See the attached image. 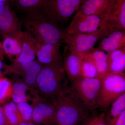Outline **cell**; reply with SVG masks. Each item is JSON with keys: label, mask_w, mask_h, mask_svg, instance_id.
Masks as SVG:
<instances>
[{"label": "cell", "mask_w": 125, "mask_h": 125, "mask_svg": "<svg viewBox=\"0 0 125 125\" xmlns=\"http://www.w3.org/2000/svg\"><path fill=\"white\" fill-rule=\"evenodd\" d=\"M40 96L50 102L69 89L64 67L43 65L36 81Z\"/></svg>", "instance_id": "6da1fadb"}, {"label": "cell", "mask_w": 125, "mask_h": 125, "mask_svg": "<svg viewBox=\"0 0 125 125\" xmlns=\"http://www.w3.org/2000/svg\"><path fill=\"white\" fill-rule=\"evenodd\" d=\"M52 102L56 109V125H79L90 118V112L78 102L69 89Z\"/></svg>", "instance_id": "7a4b0ae2"}, {"label": "cell", "mask_w": 125, "mask_h": 125, "mask_svg": "<svg viewBox=\"0 0 125 125\" xmlns=\"http://www.w3.org/2000/svg\"><path fill=\"white\" fill-rule=\"evenodd\" d=\"M22 22L26 32L39 42L58 44L61 43V40L64 42L67 37V34L58 24L47 20L45 17H25Z\"/></svg>", "instance_id": "3957f363"}, {"label": "cell", "mask_w": 125, "mask_h": 125, "mask_svg": "<svg viewBox=\"0 0 125 125\" xmlns=\"http://www.w3.org/2000/svg\"><path fill=\"white\" fill-rule=\"evenodd\" d=\"M101 85L99 78L81 76L71 83L69 91L81 105L89 112H93L98 108Z\"/></svg>", "instance_id": "277c9868"}, {"label": "cell", "mask_w": 125, "mask_h": 125, "mask_svg": "<svg viewBox=\"0 0 125 125\" xmlns=\"http://www.w3.org/2000/svg\"><path fill=\"white\" fill-rule=\"evenodd\" d=\"M100 79L98 108L105 109L125 93V72L108 73Z\"/></svg>", "instance_id": "5b68a950"}, {"label": "cell", "mask_w": 125, "mask_h": 125, "mask_svg": "<svg viewBox=\"0 0 125 125\" xmlns=\"http://www.w3.org/2000/svg\"><path fill=\"white\" fill-rule=\"evenodd\" d=\"M112 30L102 27L92 32L67 34L64 42L69 51L82 57L93 50L98 41L107 36Z\"/></svg>", "instance_id": "8992f818"}, {"label": "cell", "mask_w": 125, "mask_h": 125, "mask_svg": "<svg viewBox=\"0 0 125 125\" xmlns=\"http://www.w3.org/2000/svg\"><path fill=\"white\" fill-rule=\"evenodd\" d=\"M81 0H44L42 13L47 20L58 24L67 22L79 8Z\"/></svg>", "instance_id": "52a82bcc"}, {"label": "cell", "mask_w": 125, "mask_h": 125, "mask_svg": "<svg viewBox=\"0 0 125 125\" xmlns=\"http://www.w3.org/2000/svg\"><path fill=\"white\" fill-rule=\"evenodd\" d=\"M42 66V64L36 60L20 64H4V74H13L21 76L30 88L37 91L36 81Z\"/></svg>", "instance_id": "ba28073f"}, {"label": "cell", "mask_w": 125, "mask_h": 125, "mask_svg": "<svg viewBox=\"0 0 125 125\" xmlns=\"http://www.w3.org/2000/svg\"><path fill=\"white\" fill-rule=\"evenodd\" d=\"M32 122L38 125H56L55 108L53 103L39 94L33 96Z\"/></svg>", "instance_id": "9c48e42d"}, {"label": "cell", "mask_w": 125, "mask_h": 125, "mask_svg": "<svg viewBox=\"0 0 125 125\" xmlns=\"http://www.w3.org/2000/svg\"><path fill=\"white\" fill-rule=\"evenodd\" d=\"M102 19L96 15L86 14L77 10L70 24L64 30L67 34L92 32L102 25Z\"/></svg>", "instance_id": "30bf717a"}, {"label": "cell", "mask_w": 125, "mask_h": 125, "mask_svg": "<svg viewBox=\"0 0 125 125\" xmlns=\"http://www.w3.org/2000/svg\"><path fill=\"white\" fill-rule=\"evenodd\" d=\"M37 61L43 65H53L64 67L63 60L60 52L61 43L57 44L39 42L33 37Z\"/></svg>", "instance_id": "8fae6325"}, {"label": "cell", "mask_w": 125, "mask_h": 125, "mask_svg": "<svg viewBox=\"0 0 125 125\" xmlns=\"http://www.w3.org/2000/svg\"><path fill=\"white\" fill-rule=\"evenodd\" d=\"M23 25L22 22L17 17L7 1L0 7V33L3 38L20 34L22 32Z\"/></svg>", "instance_id": "7c38bea8"}, {"label": "cell", "mask_w": 125, "mask_h": 125, "mask_svg": "<svg viewBox=\"0 0 125 125\" xmlns=\"http://www.w3.org/2000/svg\"><path fill=\"white\" fill-rule=\"evenodd\" d=\"M102 21V27L125 30V0H115L109 13Z\"/></svg>", "instance_id": "4fadbf2b"}, {"label": "cell", "mask_w": 125, "mask_h": 125, "mask_svg": "<svg viewBox=\"0 0 125 125\" xmlns=\"http://www.w3.org/2000/svg\"><path fill=\"white\" fill-rule=\"evenodd\" d=\"M115 0H81L78 10L86 14L97 16L103 20L109 13Z\"/></svg>", "instance_id": "5bb4252c"}, {"label": "cell", "mask_w": 125, "mask_h": 125, "mask_svg": "<svg viewBox=\"0 0 125 125\" xmlns=\"http://www.w3.org/2000/svg\"><path fill=\"white\" fill-rule=\"evenodd\" d=\"M125 46V30H112L109 34L102 39L96 48L106 52L120 49Z\"/></svg>", "instance_id": "9a60e30c"}, {"label": "cell", "mask_w": 125, "mask_h": 125, "mask_svg": "<svg viewBox=\"0 0 125 125\" xmlns=\"http://www.w3.org/2000/svg\"><path fill=\"white\" fill-rule=\"evenodd\" d=\"M13 83V92L11 101L16 104L22 102H28L31 101L32 96L38 93L30 88L22 78L14 74L11 81Z\"/></svg>", "instance_id": "2e32d148"}, {"label": "cell", "mask_w": 125, "mask_h": 125, "mask_svg": "<svg viewBox=\"0 0 125 125\" xmlns=\"http://www.w3.org/2000/svg\"><path fill=\"white\" fill-rule=\"evenodd\" d=\"M82 61L81 56L70 51L65 55L63 60L64 69L71 83L81 77Z\"/></svg>", "instance_id": "e0dca14e"}, {"label": "cell", "mask_w": 125, "mask_h": 125, "mask_svg": "<svg viewBox=\"0 0 125 125\" xmlns=\"http://www.w3.org/2000/svg\"><path fill=\"white\" fill-rule=\"evenodd\" d=\"M44 0H15L12 4L21 12L29 18L44 17L42 13Z\"/></svg>", "instance_id": "ac0fdd59"}, {"label": "cell", "mask_w": 125, "mask_h": 125, "mask_svg": "<svg viewBox=\"0 0 125 125\" xmlns=\"http://www.w3.org/2000/svg\"><path fill=\"white\" fill-rule=\"evenodd\" d=\"M22 46L21 53L18 58L12 63L20 64L36 60L32 36L26 31L22 32L20 36Z\"/></svg>", "instance_id": "d6986e66"}, {"label": "cell", "mask_w": 125, "mask_h": 125, "mask_svg": "<svg viewBox=\"0 0 125 125\" xmlns=\"http://www.w3.org/2000/svg\"><path fill=\"white\" fill-rule=\"evenodd\" d=\"M21 33L16 36H7L3 38L2 43L4 54L12 62L18 58L21 53L22 46L20 36Z\"/></svg>", "instance_id": "ffe728a7"}, {"label": "cell", "mask_w": 125, "mask_h": 125, "mask_svg": "<svg viewBox=\"0 0 125 125\" xmlns=\"http://www.w3.org/2000/svg\"><path fill=\"white\" fill-rule=\"evenodd\" d=\"M87 54L95 65L97 72L98 78L101 79L108 73V60L106 53L104 51L94 48Z\"/></svg>", "instance_id": "44dd1931"}, {"label": "cell", "mask_w": 125, "mask_h": 125, "mask_svg": "<svg viewBox=\"0 0 125 125\" xmlns=\"http://www.w3.org/2000/svg\"><path fill=\"white\" fill-rule=\"evenodd\" d=\"M108 62V73L125 71V50L120 49L106 52Z\"/></svg>", "instance_id": "7402d4cb"}, {"label": "cell", "mask_w": 125, "mask_h": 125, "mask_svg": "<svg viewBox=\"0 0 125 125\" xmlns=\"http://www.w3.org/2000/svg\"><path fill=\"white\" fill-rule=\"evenodd\" d=\"M107 113H105V121L107 125H114L125 109V93L114 101Z\"/></svg>", "instance_id": "603a6c76"}, {"label": "cell", "mask_w": 125, "mask_h": 125, "mask_svg": "<svg viewBox=\"0 0 125 125\" xmlns=\"http://www.w3.org/2000/svg\"><path fill=\"white\" fill-rule=\"evenodd\" d=\"M2 106L8 125H18L23 122L15 103L10 101Z\"/></svg>", "instance_id": "cb8c5ba5"}, {"label": "cell", "mask_w": 125, "mask_h": 125, "mask_svg": "<svg viewBox=\"0 0 125 125\" xmlns=\"http://www.w3.org/2000/svg\"><path fill=\"white\" fill-rule=\"evenodd\" d=\"M81 57H82L81 67V77L86 78H98L96 66L91 58L87 54Z\"/></svg>", "instance_id": "d4e9b609"}, {"label": "cell", "mask_w": 125, "mask_h": 125, "mask_svg": "<svg viewBox=\"0 0 125 125\" xmlns=\"http://www.w3.org/2000/svg\"><path fill=\"white\" fill-rule=\"evenodd\" d=\"M13 92L11 80L4 76L0 77V105L10 101Z\"/></svg>", "instance_id": "484cf974"}, {"label": "cell", "mask_w": 125, "mask_h": 125, "mask_svg": "<svg viewBox=\"0 0 125 125\" xmlns=\"http://www.w3.org/2000/svg\"><path fill=\"white\" fill-rule=\"evenodd\" d=\"M16 104L23 121L32 122L33 110L31 104L28 102H22Z\"/></svg>", "instance_id": "4316f807"}, {"label": "cell", "mask_w": 125, "mask_h": 125, "mask_svg": "<svg viewBox=\"0 0 125 125\" xmlns=\"http://www.w3.org/2000/svg\"><path fill=\"white\" fill-rule=\"evenodd\" d=\"M105 113L103 112L100 115L92 118L90 125H107L105 121Z\"/></svg>", "instance_id": "83f0119b"}, {"label": "cell", "mask_w": 125, "mask_h": 125, "mask_svg": "<svg viewBox=\"0 0 125 125\" xmlns=\"http://www.w3.org/2000/svg\"><path fill=\"white\" fill-rule=\"evenodd\" d=\"M114 125H125V109L117 118Z\"/></svg>", "instance_id": "f1b7e54d"}, {"label": "cell", "mask_w": 125, "mask_h": 125, "mask_svg": "<svg viewBox=\"0 0 125 125\" xmlns=\"http://www.w3.org/2000/svg\"><path fill=\"white\" fill-rule=\"evenodd\" d=\"M0 125H8L5 116L2 105H0Z\"/></svg>", "instance_id": "f546056e"}, {"label": "cell", "mask_w": 125, "mask_h": 125, "mask_svg": "<svg viewBox=\"0 0 125 125\" xmlns=\"http://www.w3.org/2000/svg\"><path fill=\"white\" fill-rule=\"evenodd\" d=\"M4 63H3L2 61L0 60V77L4 76Z\"/></svg>", "instance_id": "4dcf8cb0"}, {"label": "cell", "mask_w": 125, "mask_h": 125, "mask_svg": "<svg viewBox=\"0 0 125 125\" xmlns=\"http://www.w3.org/2000/svg\"><path fill=\"white\" fill-rule=\"evenodd\" d=\"M3 48H2V43L0 42V60L2 61L4 60V56Z\"/></svg>", "instance_id": "1f68e13d"}, {"label": "cell", "mask_w": 125, "mask_h": 125, "mask_svg": "<svg viewBox=\"0 0 125 125\" xmlns=\"http://www.w3.org/2000/svg\"><path fill=\"white\" fill-rule=\"evenodd\" d=\"M18 125H37L33 122L23 121Z\"/></svg>", "instance_id": "d6a6232c"}, {"label": "cell", "mask_w": 125, "mask_h": 125, "mask_svg": "<svg viewBox=\"0 0 125 125\" xmlns=\"http://www.w3.org/2000/svg\"><path fill=\"white\" fill-rule=\"evenodd\" d=\"M92 118H92L90 117L89 119H88L87 120L85 121L84 122H83L79 125H90Z\"/></svg>", "instance_id": "836d02e7"}, {"label": "cell", "mask_w": 125, "mask_h": 125, "mask_svg": "<svg viewBox=\"0 0 125 125\" xmlns=\"http://www.w3.org/2000/svg\"></svg>", "instance_id": "e575fe53"}]
</instances>
